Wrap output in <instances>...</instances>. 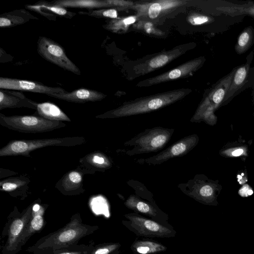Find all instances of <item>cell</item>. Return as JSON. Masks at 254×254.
Masks as SVG:
<instances>
[{
    "label": "cell",
    "instance_id": "obj_18",
    "mask_svg": "<svg viewBox=\"0 0 254 254\" xmlns=\"http://www.w3.org/2000/svg\"><path fill=\"white\" fill-rule=\"evenodd\" d=\"M44 212L45 209L43 206L38 204L33 205L32 216L21 240V247L25 244L32 236L41 231L44 227Z\"/></svg>",
    "mask_w": 254,
    "mask_h": 254
},
{
    "label": "cell",
    "instance_id": "obj_13",
    "mask_svg": "<svg viewBox=\"0 0 254 254\" xmlns=\"http://www.w3.org/2000/svg\"><path fill=\"white\" fill-rule=\"evenodd\" d=\"M235 69L236 68H234L229 74L220 79L214 85L198 109L211 108L215 110L223 103L230 87Z\"/></svg>",
    "mask_w": 254,
    "mask_h": 254
},
{
    "label": "cell",
    "instance_id": "obj_22",
    "mask_svg": "<svg viewBox=\"0 0 254 254\" xmlns=\"http://www.w3.org/2000/svg\"><path fill=\"white\" fill-rule=\"evenodd\" d=\"M249 70L250 66L248 64H244L236 67L230 87L223 103L233 96L246 83Z\"/></svg>",
    "mask_w": 254,
    "mask_h": 254
},
{
    "label": "cell",
    "instance_id": "obj_36",
    "mask_svg": "<svg viewBox=\"0 0 254 254\" xmlns=\"http://www.w3.org/2000/svg\"><path fill=\"white\" fill-rule=\"evenodd\" d=\"M111 6H128L133 5V2L129 1L119 0H105Z\"/></svg>",
    "mask_w": 254,
    "mask_h": 254
},
{
    "label": "cell",
    "instance_id": "obj_30",
    "mask_svg": "<svg viewBox=\"0 0 254 254\" xmlns=\"http://www.w3.org/2000/svg\"><path fill=\"white\" fill-rule=\"evenodd\" d=\"M94 244L93 242L88 245L77 244L44 254H89L94 247Z\"/></svg>",
    "mask_w": 254,
    "mask_h": 254
},
{
    "label": "cell",
    "instance_id": "obj_16",
    "mask_svg": "<svg viewBox=\"0 0 254 254\" xmlns=\"http://www.w3.org/2000/svg\"><path fill=\"white\" fill-rule=\"evenodd\" d=\"M25 7L51 20H56L57 16L71 19L76 14L66 8L45 0H40L33 4L26 5Z\"/></svg>",
    "mask_w": 254,
    "mask_h": 254
},
{
    "label": "cell",
    "instance_id": "obj_14",
    "mask_svg": "<svg viewBox=\"0 0 254 254\" xmlns=\"http://www.w3.org/2000/svg\"><path fill=\"white\" fill-rule=\"evenodd\" d=\"M37 102L27 98L21 91L0 89V110L27 108L36 110Z\"/></svg>",
    "mask_w": 254,
    "mask_h": 254
},
{
    "label": "cell",
    "instance_id": "obj_7",
    "mask_svg": "<svg viewBox=\"0 0 254 254\" xmlns=\"http://www.w3.org/2000/svg\"><path fill=\"white\" fill-rule=\"evenodd\" d=\"M218 185L206 176L196 175L178 188L186 194L197 201L207 204H214L218 192Z\"/></svg>",
    "mask_w": 254,
    "mask_h": 254
},
{
    "label": "cell",
    "instance_id": "obj_12",
    "mask_svg": "<svg viewBox=\"0 0 254 254\" xmlns=\"http://www.w3.org/2000/svg\"><path fill=\"white\" fill-rule=\"evenodd\" d=\"M126 217L130 221V226L141 235L166 237L171 231L158 223L141 216L128 214Z\"/></svg>",
    "mask_w": 254,
    "mask_h": 254
},
{
    "label": "cell",
    "instance_id": "obj_2",
    "mask_svg": "<svg viewBox=\"0 0 254 254\" xmlns=\"http://www.w3.org/2000/svg\"><path fill=\"white\" fill-rule=\"evenodd\" d=\"M190 90L179 89L136 99L124 103L118 108L95 117L97 119H114L149 113L178 101Z\"/></svg>",
    "mask_w": 254,
    "mask_h": 254
},
{
    "label": "cell",
    "instance_id": "obj_9",
    "mask_svg": "<svg viewBox=\"0 0 254 254\" xmlns=\"http://www.w3.org/2000/svg\"><path fill=\"white\" fill-rule=\"evenodd\" d=\"M199 137L196 134L185 136L177 141L161 152L147 158H140L136 162L140 164L160 165L168 160L183 156L192 150L198 144Z\"/></svg>",
    "mask_w": 254,
    "mask_h": 254
},
{
    "label": "cell",
    "instance_id": "obj_33",
    "mask_svg": "<svg viewBox=\"0 0 254 254\" xmlns=\"http://www.w3.org/2000/svg\"><path fill=\"white\" fill-rule=\"evenodd\" d=\"M118 247L117 244L94 246L89 254H110Z\"/></svg>",
    "mask_w": 254,
    "mask_h": 254
},
{
    "label": "cell",
    "instance_id": "obj_34",
    "mask_svg": "<svg viewBox=\"0 0 254 254\" xmlns=\"http://www.w3.org/2000/svg\"><path fill=\"white\" fill-rule=\"evenodd\" d=\"M214 21L213 17L202 14H195L191 16L189 21L192 25H198L211 23Z\"/></svg>",
    "mask_w": 254,
    "mask_h": 254
},
{
    "label": "cell",
    "instance_id": "obj_17",
    "mask_svg": "<svg viewBox=\"0 0 254 254\" xmlns=\"http://www.w3.org/2000/svg\"><path fill=\"white\" fill-rule=\"evenodd\" d=\"M38 20L25 9L5 12L0 15V27L9 28L26 23L30 20Z\"/></svg>",
    "mask_w": 254,
    "mask_h": 254
},
{
    "label": "cell",
    "instance_id": "obj_5",
    "mask_svg": "<svg viewBox=\"0 0 254 254\" xmlns=\"http://www.w3.org/2000/svg\"><path fill=\"white\" fill-rule=\"evenodd\" d=\"M0 124L8 129L27 133H44L66 126L63 122L50 120L37 115L6 116L1 113Z\"/></svg>",
    "mask_w": 254,
    "mask_h": 254
},
{
    "label": "cell",
    "instance_id": "obj_11",
    "mask_svg": "<svg viewBox=\"0 0 254 254\" xmlns=\"http://www.w3.org/2000/svg\"><path fill=\"white\" fill-rule=\"evenodd\" d=\"M205 59L200 57L188 62L168 72L139 82L138 86H147L171 80L185 77L197 70L203 64Z\"/></svg>",
    "mask_w": 254,
    "mask_h": 254
},
{
    "label": "cell",
    "instance_id": "obj_23",
    "mask_svg": "<svg viewBox=\"0 0 254 254\" xmlns=\"http://www.w3.org/2000/svg\"><path fill=\"white\" fill-rule=\"evenodd\" d=\"M254 43V29L252 26L246 27L239 34L235 46L236 53L241 55L247 51Z\"/></svg>",
    "mask_w": 254,
    "mask_h": 254
},
{
    "label": "cell",
    "instance_id": "obj_6",
    "mask_svg": "<svg viewBox=\"0 0 254 254\" xmlns=\"http://www.w3.org/2000/svg\"><path fill=\"white\" fill-rule=\"evenodd\" d=\"M33 208L31 204L22 213L8 219L2 233L3 237H6L1 247L2 254H16L21 250V240L32 216Z\"/></svg>",
    "mask_w": 254,
    "mask_h": 254
},
{
    "label": "cell",
    "instance_id": "obj_24",
    "mask_svg": "<svg viewBox=\"0 0 254 254\" xmlns=\"http://www.w3.org/2000/svg\"><path fill=\"white\" fill-rule=\"evenodd\" d=\"M183 1L179 0H160L145 4L148 16L151 19L157 18L161 11L179 6Z\"/></svg>",
    "mask_w": 254,
    "mask_h": 254
},
{
    "label": "cell",
    "instance_id": "obj_32",
    "mask_svg": "<svg viewBox=\"0 0 254 254\" xmlns=\"http://www.w3.org/2000/svg\"><path fill=\"white\" fill-rule=\"evenodd\" d=\"M89 162L98 169H108L112 166L109 158L103 154L97 153L89 157Z\"/></svg>",
    "mask_w": 254,
    "mask_h": 254
},
{
    "label": "cell",
    "instance_id": "obj_35",
    "mask_svg": "<svg viewBox=\"0 0 254 254\" xmlns=\"http://www.w3.org/2000/svg\"><path fill=\"white\" fill-rule=\"evenodd\" d=\"M246 151L243 146H234L225 149L220 152L222 155L228 157H238L242 155Z\"/></svg>",
    "mask_w": 254,
    "mask_h": 254
},
{
    "label": "cell",
    "instance_id": "obj_25",
    "mask_svg": "<svg viewBox=\"0 0 254 254\" xmlns=\"http://www.w3.org/2000/svg\"><path fill=\"white\" fill-rule=\"evenodd\" d=\"M128 208L150 216L156 215V210L150 204L141 200L133 194L129 196L125 202Z\"/></svg>",
    "mask_w": 254,
    "mask_h": 254
},
{
    "label": "cell",
    "instance_id": "obj_10",
    "mask_svg": "<svg viewBox=\"0 0 254 254\" xmlns=\"http://www.w3.org/2000/svg\"><path fill=\"white\" fill-rule=\"evenodd\" d=\"M0 89L39 93L49 95L66 91L59 87H50L42 83L24 79L0 77Z\"/></svg>",
    "mask_w": 254,
    "mask_h": 254
},
{
    "label": "cell",
    "instance_id": "obj_15",
    "mask_svg": "<svg viewBox=\"0 0 254 254\" xmlns=\"http://www.w3.org/2000/svg\"><path fill=\"white\" fill-rule=\"evenodd\" d=\"M48 96L58 99L78 103L99 101L107 96L106 95L97 90L86 88H79L70 92L65 91L60 93H53Z\"/></svg>",
    "mask_w": 254,
    "mask_h": 254
},
{
    "label": "cell",
    "instance_id": "obj_31",
    "mask_svg": "<svg viewBox=\"0 0 254 254\" xmlns=\"http://www.w3.org/2000/svg\"><path fill=\"white\" fill-rule=\"evenodd\" d=\"M78 13L97 18L107 17L116 19L118 17L117 11L114 8L89 9L87 11H79Z\"/></svg>",
    "mask_w": 254,
    "mask_h": 254
},
{
    "label": "cell",
    "instance_id": "obj_26",
    "mask_svg": "<svg viewBox=\"0 0 254 254\" xmlns=\"http://www.w3.org/2000/svg\"><path fill=\"white\" fill-rule=\"evenodd\" d=\"M133 250L140 254H152L164 251L166 247L157 243L151 241H139L132 246Z\"/></svg>",
    "mask_w": 254,
    "mask_h": 254
},
{
    "label": "cell",
    "instance_id": "obj_28",
    "mask_svg": "<svg viewBox=\"0 0 254 254\" xmlns=\"http://www.w3.org/2000/svg\"><path fill=\"white\" fill-rule=\"evenodd\" d=\"M217 9L224 13L232 16L247 14L254 17V3L246 5L220 6Z\"/></svg>",
    "mask_w": 254,
    "mask_h": 254
},
{
    "label": "cell",
    "instance_id": "obj_4",
    "mask_svg": "<svg viewBox=\"0 0 254 254\" xmlns=\"http://www.w3.org/2000/svg\"><path fill=\"white\" fill-rule=\"evenodd\" d=\"M85 142L86 140L82 136L12 140L0 149V156H23L30 157V153L38 149L48 146H75Z\"/></svg>",
    "mask_w": 254,
    "mask_h": 254
},
{
    "label": "cell",
    "instance_id": "obj_27",
    "mask_svg": "<svg viewBox=\"0 0 254 254\" xmlns=\"http://www.w3.org/2000/svg\"><path fill=\"white\" fill-rule=\"evenodd\" d=\"M82 181L81 174L76 171H72L64 176L62 185L65 191L70 192L75 189H79L82 185Z\"/></svg>",
    "mask_w": 254,
    "mask_h": 254
},
{
    "label": "cell",
    "instance_id": "obj_37",
    "mask_svg": "<svg viewBox=\"0 0 254 254\" xmlns=\"http://www.w3.org/2000/svg\"><path fill=\"white\" fill-rule=\"evenodd\" d=\"M253 190L251 189H249L248 186H247L243 187V188H242V189H241L239 191V194L243 197L250 195L253 193Z\"/></svg>",
    "mask_w": 254,
    "mask_h": 254
},
{
    "label": "cell",
    "instance_id": "obj_20",
    "mask_svg": "<svg viewBox=\"0 0 254 254\" xmlns=\"http://www.w3.org/2000/svg\"><path fill=\"white\" fill-rule=\"evenodd\" d=\"M36 110L37 116L48 120L71 122L69 118L58 106L53 103H37Z\"/></svg>",
    "mask_w": 254,
    "mask_h": 254
},
{
    "label": "cell",
    "instance_id": "obj_8",
    "mask_svg": "<svg viewBox=\"0 0 254 254\" xmlns=\"http://www.w3.org/2000/svg\"><path fill=\"white\" fill-rule=\"evenodd\" d=\"M38 54L46 60L77 75L79 68L67 57L64 48L49 38L40 36L37 44Z\"/></svg>",
    "mask_w": 254,
    "mask_h": 254
},
{
    "label": "cell",
    "instance_id": "obj_19",
    "mask_svg": "<svg viewBox=\"0 0 254 254\" xmlns=\"http://www.w3.org/2000/svg\"><path fill=\"white\" fill-rule=\"evenodd\" d=\"M184 51V50L182 48H178L154 57L141 65V69L140 72L143 74L146 73L161 67L179 56Z\"/></svg>",
    "mask_w": 254,
    "mask_h": 254
},
{
    "label": "cell",
    "instance_id": "obj_21",
    "mask_svg": "<svg viewBox=\"0 0 254 254\" xmlns=\"http://www.w3.org/2000/svg\"><path fill=\"white\" fill-rule=\"evenodd\" d=\"M51 2L64 8H86L88 10L112 7L105 0H55Z\"/></svg>",
    "mask_w": 254,
    "mask_h": 254
},
{
    "label": "cell",
    "instance_id": "obj_3",
    "mask_svg": "<svg viewBox=\"0 0 254 254\" xmlns=\"http://www.w3.org/2000/svg\"><path fill=\"white\" fill-rule=\"evenodd\" d=\"M174 132V128L155 127L147 128L129 140L125 142V146L130 149H119L118 152L129 156L156 152L165 146Z\"/></svg>",
    "mask_w": 254,
    "mask_h": 254
},
{
    "label": "cell",
    "instance_id": "obj_29",
    "mask_svg": "<svg viewBox=\"0 0 254 254\" xmlns=\"http://www.w3.org/2000/svg\"><path fill=\"white\" fill-rule=\"evenodd\" d=\"M29 181L27 178L15 177L10 178L1 181L0 183V189L1 191L12 192L17 191L20 188L28 184Z\"/></svg>",
    "mask_w": 254,
    "mask_h": 254
},
{
    "label": "cell",
    "instance_id": "obj_1",
    "mask_svg": "<svg viewBox=\"0 0 254 254\" xmlns=\"http://www.w3.org/2000/svg\"><path fill=\"white\" fill-rule=\"evenodd\" d=\"M98 228L97 226L83 223L80 215L75 214L65 226L42 237L26 251L33 254H44L76 245L81 239L93 234Z\"/></svg>",
    "mask_w": 254,
    "mask_h": 254
},
{
    "label": "cell",
    "instance_id": "obj_38",
    "mask_svg": "<svg viewBox=\"0 0 254 254\" xmlns=\"http://www.w3.org/2000/svg\"><path fill=\"white\" fill-rule=\"evenodd\" d=\"M136 21V18L133 16H130L123 19V21L125 25H129L133 23Z\"/></svg>",
    "mask_w": 254,
    "mask_h": 254
}]
</instances>
